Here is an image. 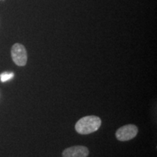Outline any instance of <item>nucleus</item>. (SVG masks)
Returning a JSON list of instances; mask_svg holds the SVG:
<instances>
[{
  "label": "nucleus",
  "mask_w": 157,
  "mask_h": 157,
  "mask_svg": "<svg viewBox=\"0 0 157 157\" xmlns=\"http://www.w3.org/2000/svg\"><path fill=\"white\" fill-rule=\"evenodd\" d=\"M101 118L97 116H87L81 118L75 124V129L80 135H89L95 132L101 126Z\"/></svg>",
  "instance_id": "nucleus-1"
},
{
  "label": "nucleus",
  "mask_w": 157,
  "mask_h": 157,
  "mask_svg": "<svg viewBox=\"0 0 157 157\" xmlns=\"http://www.w3.org/2000/svg\"><path fill=\"white\" fill-rule=\"evenodd\" d=\"M11 57L17 66H24L27 63V51L25 47L20 43H15L13 45L11 48Z\"/></svg>",
  "instance_id": "nucleus-2"
},
{
  "label": "nucleus",
  "mask_w": 157,
  "mask_h": 157,
  "mask_svg": "<svg viewBox=\"0 0 157 157\" xmlns=\"http://www.w3.org/2000/svg\"><path fill=\"white\" fill-rule=\"evenodd\" d=\"M138 133V128L135 124H126L121 127L115 133L116 137L119 141L125 142L135 138Z\"/></svg>",
  "instance_id": "nucleus-3"
},
{
  "label": "nucleus",
  "mask_w": 157,
  "mask_h": 157,
  "mask_svg": "<svg viewBox=\"0 0 157 157\" xmlns=\"http://www.w3.org/2000/svg\"><path fill=\"white\" fill-rule=\"evenodd\" d=\"M90 151L86 146H74L66 148L62 153L63 157H87Z\"/></svg>",
  "instance_id": "nucleus-4"
},
{
  "label": "nucleus",
  "mask_w": 157,
  "mask_h": 157,
  "mask_svg": "<svg viewBox=\"0 0 157 157\" xmlns=\"http://www.w3.org/2000/svg\"><path fill=\"white\" fill-rule=\"evenodd\" d=\"M14 76V74L13 73H8V72H5V73L2 74L0 75V77H1V81L2 82H5L7 80L10 79L13 77Z\"/></svg>",
  "instance_id": "nucleus-5"
}]
</instances>
